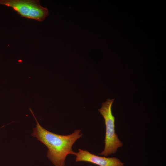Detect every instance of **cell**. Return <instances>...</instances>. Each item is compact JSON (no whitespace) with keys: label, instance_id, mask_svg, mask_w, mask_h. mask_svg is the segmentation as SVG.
<instances>
[{"label":"cell","instance_id":"4","mask_svg":"<svg viewBox=\"0 0 166 166\" xmlns=\"http://www.w3.org/2000/svg\"><path fill=\"white\" fill-rule=\"evenodd\" d=\"M77 162L85 161L99 166H123V163L115 157H107L97 156L92 154L87 150L78 149L75 152Z\"/></svg>","mask_w":166,"mask_h":166},{"label":"cell","instance_id":"3","mask_svg":"<svg viewBox=\"0 0 166 166\" xmlns=\"http://www.w3.org/2000/svg\"><path fill=\"white\" fill-rule=\"evenodd\" d=\"M0 5L11 7L21 17L42 22L49 15L38 0H0Z\"/></svg>","mask_w":166,"mask_h":166},{"label":"cell","instance_id":"1","mask_svg":"<svg viewBox=\"0 0 166 166\" xmlns=\"http://www.w3.org/2000/svg\"><path fill=\"white\" fill-rule=\"evenodd\" d=\"M29 110L37 122L36 127L33 128L31 136L46 146L48 148L46 156L54 166H65L67 156L69 154L75 155V152L73 151L72 147L82 136L81 130H75L71 134L66 135L53 133L42 127L30 108Z\"/></svg>","mask_w":166,"mask_h":166},{"label":"cell","instance_id":"2","mask_svg":"<svg viewBox=\"0 0 166 166\" xmlns=\"http://www.w3.org/2000/svg\"><path fill=\"white\" fill-rule=\"evenodd\" d=\"M114 100V99H108L102 103L101 108L98 109L104 119L106 128L104 149L99 155L105 156L115 153L117 149L123 145L115 130V118L112 111V106Z\"/></svg>","mask_w":166,"mask_h":166}]
</instances>
